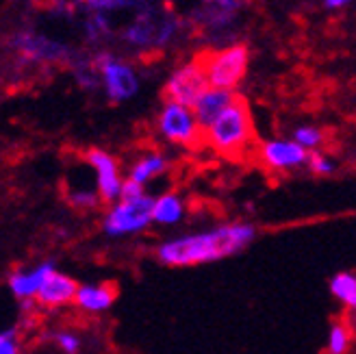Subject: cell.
<instances>
[{"instance_id": "obj_27", "label": "cell", "mask_w": 356, "mask_h": 354, "mask_svg": "<svg viewBox=\"0 0 356 354\" xmlns=\"http://www.w3.org/2000/svg\"><path fill=\"white\" fill-rule=\"evenodd\" d=\"M356 3V0H324V7L330 9V11H337V9H343L348 5Z\"/></svg>"}, {"instance_id": "obj_29", "label": "cell", "mask_w": 356, "mask_h": 354, "mask_svg": "<svg viewBox=\"0 0 356 354\" xmlns=\"http://www.w3.org/2000/svg\"><path fill=\"white\" fill-rule=\"evenodd\" d=\"M350 315H352V324H354V326H356V309H354V311H352V313H350Z\"/></svg>"}, {"instance_id": "obj_16", "label": "cell", "mask_w": 356, "mask_h": 354, "mask_svg": "<svg viewBox=\"0 0 356 354\" xmlns=\"http://www.w3.org/2000/svg\"><path fill=\"white\" fill-rule=\"evenodd\" d=\"M330 293L350 311L356 309V274L339 272L330 278Z\"/></svg>"}, {"instance_id": "obj_8", "label": "cell", "mask_w": 356, "mask_h": 354, "mask_svg": "<svg viewBox=\"0 0 356 354\" xmlns=\"http://www.w3.org/2000/svg\"><path fill=\"white\" fill-rule=\"evenodd\" d=\"M309 154L293 139H265L257 148L259 163L272 172H289L309 163Z\"/></svg>"}, {"instance_id": "obj_19", "label": "cell", "mask_w": 356, "mask_h": 354, "mask_svg": "<svg viewBox=\"0 0 356 354\" xmlns=\"http://www.w3.org/2000/svg\"><path fill=\"white\" fill-rule=\"evenodd\" d=\"M352 346V326L343 322H334L328 330L326 352L328 354H348Z\"/></svg>"}, {"instance_id": "obj_28", "label": "cell", "mask_w": 356, "mask_h": 354, "mask_svg": "<svg viewBox=\"0 0 356 354\" xmlns=\"http://www.w3.org/2000/svg\"><path fill=\"white\" fill-rule=\"evenodd\" d=\"M218 3H220V5H224V7H230V5H235L237 0H218Z\"/></svg>"}, {"instance_id": "obj_4", "label": "cell", "mask_w": 356, "mask_h": 354, "mask_svg": "<svg viewBox=\"0 0 356 354\" xmlns=\"http://www.w3.org/2000/svg\"><path fill=\"white\" fill-rule=\"evenodd\" d=\"M156 131L161 133L163 139L176 146L195 148L204 144V131L193 109L178 102H163L161 111L156 115Z\"/></svg>"}, {"instance_id": "obj_18", "label": "cell", "mask_w": 356, "mask_h": 354, "mask_svg": "<svg viewBox=\"0 0 356 354\" xmlns=\"http://www.w3.org/2000/svg\"><path fill=\"white\" fill-rule=\"evenodd\" d=\"M124 38H127L129 44L141 48V46H148V44H156L159 42V29L152 24L150 17L141 15V17H137V20L127 29Z\"/></svg>"}, {"instance_id": "obj_26", "label": "cell", "mask_w": 356, "mask_h": 354, "mask_svg": "<svg viewBox=\"0 0 356 354\" xmlns=\"http://www.w3.org/2000/svg\"><path fill=\"white\" fill-rule=\"evenodd\" d=\"M87 31H89V35H92V38H98L100 33L109 31V24H106L104 15H94V22L87 24Z\"/></svg>"}, {"instance_id": "obj_15", "label": "cell", "mask_w": 356, "mask_h": 354, "mask_svg": "<svg viewBox=\"0 0 356 354\" xmlns=\"http://www.w3.org/2000/svg\"><path fill=\"white\" fill-rule=\"evenodd\" d=\"M168 170V159L161 152H146L144 156H139L137 161L131 168L129 179L139 183V185H146L148 181L161 176Z\"/></svg>"}, {"instance_id": "obj_2", "label": "cell", "mask_w": 356, "mask_h": 354, "mask_svg": "<svg viewBox=\"0 0 356 354\" xmlns=\"http://www.w3.org/2000/svg\"><path fill=\"white\" fill-rule=\"evenodd\" d=\"M254 141V124L248 102L237 96V100L204 129V146L216 150L226 159H239L250 150Z\"/></svg>"}, {"instance_id": "obj_17", "label": "cell", "mask_w": 356, "mask_h": 354, "mask_svg": "<svg viewBox=\"0 0 356 354\" xmlns=\"http://www.w3.org/2000/svg\"><path fill=\"white\" fill-rule=\"evenodd\" d=\"M20 48L29 59L35 61H46V59H61L63 57V50L57 44H48L46 40L40 38H20Z\"/></svg>"}, {"instance_id": "obj_13", "label": "cell", "mask_w": 356, "mask_h": 354, "mask_svg": "<svg viewBox=\"0 0 356 354\" xmlns=\"http://www.w3.org/2000/svg\"><path fill=\"white\" fill-rule=\"evenodd\" d=\"M115 303V287L111 282H102V285H81L74 305L85 313H104L109 311Z\"/></svg>"}, {"instance_id": "obj_12", "label": "cell", "mask_w": 356, "mask_h": 354, "mask_svg": "<svg viewBox=\"0 0 356 354\" xmlns=\"http://www.w3.org/2000/svg\"><path fill=\"white\" fill-rule=\"evenodd\" d=\"M237 100V94L230 90H218V87H209L204 96L198 100V104L193 107V113L198 118L202 131L209 129L213 122H216L230 104Z\"/></svg>"}, {"instance_id": "obj_11", "label": "cell", "mask_w": 356, "mask_h": 354, "mask_svg": "<svg viewBox=\"0 0 356 354\" xmlns=\"http://www.w3.org/2000/svg\"><path fill=\"white\" fill-rule=\"evenodd\" d=\"M79 287L74 278H70L61 272H52L46 282L42 285L40 293H38V305L44 309H59L65 305H74Z\"/></svg>"}, {"instance_id": "obj_7", "label": "cell", "mask_w": 356, "mask_h": 354, "mask_svg": "<svg viewBox=\"0 0 356 354\" xmlns=\"http://www.w3.org/2000/svg\"><path fill=\"white\" fill-rule=\"evenodd\" d=\"M152 204L154 198L146 196L137 202H113L102 218V228L106 235L122 237V235H133L144 231L146 226L152 224Z\"/></svg>"}, {"instance_id": "obj_14", "label": "cell", "mask_w": 356, "mask_h": 354, "mask_svg": "<svg viewBox=\"0 0 356 354\" xmlns=\"http://www.w3.org/2000/svg\"><path fill=\"white\" fill-rule=\"evenodd\" d=\"M185 216V207H183V198L178 193H161V196L154 198L152 204V222L154 224H163V226H174L183 220Z\"/></svg>"}, {"instance_id": "obj_24", "label": "cell", "mask_w": 356, "mask_h": 354, "mask_svg": "<svg viewBox=\"0 0 356 354\" xmlns=\"http://www.w3.org/2000/svg\"><path fill=\"white\" fill-rule=\"evenodd\" d=\"M0 354H20L17 328H7L0 332Z\"/></svg>"}, {"instance_id": "obj_1", "label": "cell", "mask_w": 356, "mask_h": 354, "mask_svg": "<svg viewBox=\"0 0 356 354\" xmlns=\"http://www.w3.org/2000/svg\"><path fill=\"white\" fill-rule=\"evenodd\" d=\"M254 235L257 231L252 224H222L207 233L183 235L159 243L156 259L170 268H189V265L220 261L243 250L254 239Z\"/></svg>"}, {"instance_id": "obj_9", "label": "cell", "mask_w": 356, "mask_h": 354, "mask_svg": "<svg viewBox=\"0 0 356 354\" xmlns=\"http://www.w3.org/2000/svg\"><path fill=\"white\" fill-rule=\"evenodd\" d=\"M85 163L96 174V187L102 202H118L122 191V176L115 156L102 148H89L85 152Z\"/></svg>"}, {"instance_id": "obj_3", "label": "cell", "mask_w": 356, "mask_h": 354, "mask_svg": "<svg viewBox=\"0 0 356 354\" xmlns=\"http://www.w3.org/2000/svg\"><path fill=\"white\" fill-rule=\"evenodd\" d=\"M198 59L204 65V72L211 87L218 90H230L235 92V87L243 81L248 72V63H250V50L243 44H233L222 50H209L198 55Z\"/></svg>"}, {"instance_id": "obj_21", "label": "cell", "mask_w": 356, "mask_h": 354, "mask_svg": "<svg viewBox=\"0 0 356 354\" xmlns=\"http://www.w3.org/2000/svg\"><path fill=\"white\" fill-rule=\"evenodd\" d=\"M309 170L315 174V176H330L332 172H334V161L328 156V154H324L322 150H317V152H311L309 154Z\"/></svg>"}, {"instance_id": "obj_5", "label": "cell", "mask_w": 356, "mask_h": 354, "mask_svg": "<svg viewBox=\"0 0 356 354\" xmlns=\"http://www.w3.org/2000/svg\"><path fill=\"white\" fill-rule=\"evenodd\" d=\"M209 87L211 85H209V79L204 72V65L198 57H195L193 61L178 65L170 74V79L163 85V98L168 102H178V104H185V107L193 109Z\"/></svg>"}, {"instance_id": "obj_23", "label": "cell", "mask_w": 356, "mask_h": 354, "mask_svg": "<svg viewBox=\"0 0 356 354\" xmlns=\"http://www.w3.org/2000/svg\"><path fill=\"white\" fill-rule=\"evenodd\" d=\"M146 196H148V193L144 191V185H139V183H135L131 179L124 181L122 191H120V200H124V202H137V200L146 198Z\"/></svg>"}, {"instance_id": "obj_6", "label": "cell", "mask_w": 356, "mask_h": 354, "mask_svg": "<svg viewBox=\"0 0 356 354\" xmlns=\"http://www.w3.org/2000/svg\"><path fill=\"white\" fill-rule=\"evenodd\" d=\"M94 67L98 70L104 94L113 102H124L137 94L139 79L131 63L113 57L111 52H98L94 57Z\"/></svg>"}, {"instance_id": "obj_20", "label": "cell", "mask_w": 356, "mask_h": 354, "mask_svg": "<svg viewBox=\"0 0 356 354\" xmlns=\"http://www.w3.org/2000/svg\"><path fill=\"white\" fill-rule=\"evenodd\" d=\"M293 141H298V144L305 148L307 152H317V150H322L324 146V141H326V135L322 129H317V127H298L293 131Z\"/></svg>"}, {"instance_id": "obj_22", "label": "cell", "mask_w": 356, "mask_h": 354, "mask_svg": "<svg viewBox=\"0 0 356 354\" xmlns=\"http://www.w3.org/2000/svg\"><path fill=\"white\" fill-rule=\"evenodd\" d=\"M52 339H55V344L61 348L63 354H79L81 350V339L76 332H70V330H59L52 335Z\"/></svg>"}, {"instance_id": "obj_10", "label": "cell", "mask_w": 356, "mask_h": 354, "mask_svg": "<svg viewBox=\"0 0 356 354\" xmlns=\"http://www.w3.org/2000/svg\"><path fill=\"white\" fill-rule=\"evenodd\" d=\"M52 272H55V263L52 261H44L40 265H35L33 270H13L7 278L9 291L17 300H24V303L31 298H38L42 285Z\"/></svg>"}, {"instance_id": "obj_25", "label": "cell", "mask_w": 356, "mask_h": 354, "mask_svg": "<svg viewBox=\"0 0 356 354\" xmlns=\"http://www.w3.org/2000/svg\"><path fill=\"white\" fill-rule=\"evenodd\" d=\"M83 3L94 11H109V9L122 5V0H83Z\"/></svg>"}]
</instances>
